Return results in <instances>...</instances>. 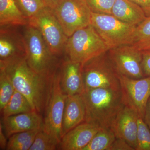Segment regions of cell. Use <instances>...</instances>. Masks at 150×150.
Returning a JSON list of instances; mask_svg holds the SVG:
<instances>
[{"mask_svg": "<svg viewBox=\"0 0 150 150\" xmlns=\"http://www.w3.org/2000/svg\"><path fill=\"white\" fill-rule=\"evenodd\" d=\"M115 139L111 128L100 129L83 150H109Z\"/></svg>", "mask_w": 150, "mask_h": 150, "instance_id": "cell-22", "label": "cell"}, {"mask_svg": "<svg viewBox=\"0 0 150 150\" xmlns=\"http://www.w3.org/2000/svg\"><path fill=\"white\" fill-rule=\"evenodd\" d=\"M67 96L60 84L59 67L52 78L50 93L44 110L43 126V130L53 136L59 143L62 138V119Z\"/></svg>", "mask_w": 150, "mask_h": 150, "instance_id": "cell-8", "label": "cell"}, {"mask_svg": "<svg viewBox=\"0 0 150 150\" xmlns=\"http://www.w3.org/2000/svg\"><path fill=\"white\" fill-rule=\"evenodd\" d=\"M100 129L86 122L81 123L62 137L58 149L83 150Z\"/></svg>", "mask_w": 150, "mask_h": 150, "instance_id": "cell-16", "label": "cell"}, {"mask_svg": "<svg viewBox=\"0 0 150 150\" xmlns=\"http://www.w3.org/2000/svg\"><path fill=\"white\" fill-rule=\"evenodd\" d=\"M86 107L81 95H67L62 126V137L73 128L85 122Z\"/></svg>", "mask_w": 150, "mask_h": 150, "instance_id": "cell-17", "label": "cell"}, {"mask_svg": "<svg viewBox=\"0 0 150 150\" xmlns=\"http://www.w3.org/2000/svg\"><path fill=\"white\" fill-rule=\"evenodd\" d=\"M138 117L134 110L124 106L111 127L116 138L126 141L135 150L137 146Z\"/></svg>", "mask_w": 150, "mask_h": 150, "instance_id": "cell-14", "label": "cell"}, {"mask_svg": "<svg viewBox=\"0 0 150 150\" xmlns=\"http://www.w3.org/2000/svg\"><path fill=\"white\" fill-rule=\"evenodd\" d=\"M64 0H44L46 7L54 10Z\"/></svg>", "mask_w": 150, "mask_h": 150, "instance_id": "cell-33", "label": "cell"}, {"mask_svg": "<svg viewBox=\"0 0 150 150\" xmlns=\"http://www.w3.org/2000/svg\"><path fill=\"white\" fill-rule=\"evenodd\" d=\"M136 150H150V130L144 119L138 115Z\"/></svg>", "mask_w": 150, "mask_h": 150, "instance_id": "cell-27", "label": "cell"}, {"mask_svg": "<svg viewBox=\"0 0 150 150\" xmlns=\"http://www.w3.org/2000/svg\"><path fill=\"white\" fill-rule=\"evenodd\" d=\"M104 54L82 64L85 90L96 88L121 89L119 74Z\"/></svg>", "mask_w": 150, "mask_h": 150, "instance_id": "cell-6", "label": "cell"}, {"mask_svg": "<svg viewBox=\"0 0 150 150\" xmlns=\"http://www.w3.org/2000/svg\"><path fill=\"white\" fill-rule=\"evenodd\" d=\"M111 15L123 22L136 26L147 17L142 8L131 0H115Z\"/></svg>", "mask_w": 150, "mask_h": 150, "instance_id": "cell-18", "label": "cell"}, {"mask_svg": "<svg viewBox=\"0 0 150 150\" xmlns=\"http://www.w3.org/2000/svg\"><path fill=\"white\" fill-rule=\"evenodd\" d=\"M0 69L5 70L15 89L27 98L33 109L41 114L43 113L53 76H46L35 73L28 66L26 58L16 60Z\"/></svg>", "mask_w": 150, "mask_h": 150, "instance_id": "cell-1", "label": "cell"}, {"mask_svg": "<svg viewBox=\"0 0 150 150\" xmlns=\"http://www.w3.org/2000/svg\"><path fill=\"white\" fill-rule=\"evenodd\" d=\"M40 32L51 52L60 58L65 54L68 37L56 17L54 11L46 7L28 19V24Z\"/></svg>", "mask_w": 150, "mask_h": 150, "instance_id": "cell-7", "label": "cell"}, {"mask_svg": "<svg viewBox=\"0 0 150 150\" xmlns=\"http://www.w3.org/2000/svg\"><path fill=\"white\" fill-rule=\"evenodd\" d=\"M109 57L118 74L133 79L145 77L142 68V51L132 45L110 49Z\"/></svg>", "mask_w": 150, "mask_h": 150, "instance_id": "cell-11", "label": "cell"}, {"mask_svg": "<svg viewBox=\"0 0 150 150\" xmlns=\"http://www.w3.org/2000/svg\"><path fill=\"white\" fill-rule=\"evenodd\" d=\"M109 50L104 40L91 24L68 37L65 55L81 64Z\"/></svg>", "mask_w": 150, "mask_h": 150, "instance_id": "cell-4", "label": "cell"}, {"mask_svg": "<svg viewBox=\"0 0 150 150\" xmlns=\"http://www.w3.org/2000/svg\"><path fill=\"white\" fill-rule=\"evenodd\" d=\"M18 8L28 19L46 7L44 0H14Z\"/></svg>", "mask_w": 150, "mask_h": 150, "instance_id": "cell-26", "label": "cell"}, {"mask_svg": "<svg viewBox=\"0 0 150 150\" xmlns=\"http://www.w3.org/2000/svg\"><path fill=\"white\" fill-rule=\"evenodd\" d=\"M28 19L18 8L14 0H0V26L23 27Z\"/></svg>", "mask_w": 150, "mask_h": 150, "instance_id": "cell-19", "label": "cell"}, {"mask_svg": "<svg viewBox=\"0 0 150 150\" xmlns=\"http://www.w3.org/2000/svg\"><path fill=\"white\" fill-rule=\"evenodd\" d=\"M91 25L104 40L109 50L124 45H132L136 25L119 20L112 15L91 12Z\"/></svg>", "mask_w": 150, "mask_h": 150, "instance_id": "cell-5", "label": "cell"}, {"mask_svg": "<svg viewBox=\"0 0 150 150\" xmlns=\"http://www.w3.org/2000/svg\"><path fill=\"white\" fill-rule=\"evenodd\" d=\"M86 107L85 122L99 129H110L125 105L121 89L96 88L85 90L82 94Z\"/></svg>", "mask_w": 150, "mask_h": 150, "instance_id": "cell-2", "label": "cell"}, {"mask_svg": "<svg viewBox=\"0 0 150 150\" xmlns=\"http://www.w3.org/2000/svg\"><path fill=\"white\" fill-rule=\"evenodd\" d=\"M6 138V136L3 129L2 124L1 123L0 124V149L6 150L8 143Z\"/></svg>", "mask_w": 150, "mask_h": 150, "instance_id": "cell-32", "label": "cell"}, {"mask_svg": "<svg viewBox=\"0 0 150 150\" xmlns=\"http://www.w3.org/2000/svg\"><path fill=\"white\" fill-rule=\"evenodd\" d=\"M54 11L68 37L91 24V11L80 0H64Z\"/></svg>", "mask_w": 150, "mask_h": 150, "instance_id": "cell-9", "label": "cell"}, {"mask_svg": "<svg viewBox=\"0 0 150 150\" xmlns=\"http://www.w3.org/2000/svg\"><path fill=\"white\" fill-rule=\"evenodd\" d=\"M80 1H82L83 2L85 3L86 4V0H80Z\"/></svg>", "mask_w": 150, "mask_h": 150, "instance_id": "cell-35", "label": "cell"}, {"mask_svg": "<svg viewBox=\"0 0 150 150\" xmlns=\"http://www.w3.org/2000/svg\"><path fill=\"white\" fill-rule=\"evenodd\" d=\"M17 26L1 27L0 67L26 58V48L22 31Z\"/></svg>", "mask_w": 150, "mask_h": 150, "instance_id": "cell-12", "label": "cell"}, {"mask_svg": "<svg viewBox=\"0 0 150 150\" xmlns=\"http://www.w3.org/2000/svg\"><path fill=\"white\" fill-rule=\"evenodd\" d=\"M144 120L146 123L150 130V98L148 101L146 108Z\"/></svg>", "mask_w": 150, "mask_h": 150, "instance_id": "cell-34", "label": "cell"}, {"mask_svg": "<svg viewBox=\"0 0 150 150\" xmlns=\"http://www.w3.org/2000/svg\"><path fill=\"white\" fill-rule=\"evenodd\" d=\"M141 7L146 16H150V0H131Z\"/></svg>", "mask_w": 150, "mask_h": 150, "instance_id": "cell-31", "label": "cell"}, {"mask_svg": "<svg viewBox=\"0 0 150 150\" xmlns=\"http://www.w3.org/2000/svg\"><path fill=\"white\" fill-rule=\"evenodd\" d=\"M59 144L54 137L42 129L36 135L29 150H57Z\"/></svg>", "mask_w": 150, "mask_h": 150, "instance_id": "cell-24", "label": "cell"}, {"mask_svg": "<svg viewBox=\"0 0 150 150\" xmlns=\"http://www.w3.org/2000/svg\"><path fill=\"white\" fill-rule=\"evenodd\" d=\"M33 110H35L27 98L15 89L12 96L1 113L3 118Z\"/></svg>", "mask_w": 150, "mask_h": 150, "instance_id": "cell-20", "label": "cell"}, {"mask_svg": "<svg viewBox=\"0 0 150 150\" xmlns=\"http://www.w3.org/2000/svg\"><path fill=\"white\" fill-rule=\"evenodd\" d=\"M15 88L4 69H0V110H3L13 94Z\"/></svg>", "mask_w": 150, "mask_h": 150, "instance_id": "cell-25", "label": "cell"}, {"mask_svg": "<svg viewBox=\"0 0 150 150\" xmlns=\"http://www.w3.org/2000/svg\"><path fill=\"white\" fill-rule=\"evenodd\" d=\"M2 118L3 129L7 138L17 133L43 128L42 114L36 110Z\"/></svg>", "mask_w": 150, "mask_h": 150, "instance_id": "cell-15", "label": "cell"}, {"mask_svg": "<svg viewBox=\"0 0 150 150\" xmlns=\"http://www.w3.org/2000/svg\"><path fill=\"white\" fill-rule=\"evenodd\" d=\"M142 68L145 76H150V51H142Z\"/></svg>", "mask_w": 150, "mask_h": 150, "instance_id": "cell-30", "label": "cell"}, {"mask_svg": "<svg viewBox=\"0 0 150 150\" xmlns=\"http://www.w3.org/2000/svg\"><path fill=\"white\" fill-rule=\"evenodd\" d=\"M132 45L142 51H150V16L136 26Z\"/></svg>", "mask_w": 150, "mask_h": 150, "instance_id": "cell-23", "label": "cell"}, {"mask_svg": "<svg viewBox=\"0 0 150 150\" xmlns=\"http://www.w3.org/2000/svg\"><path fill=\"white\" fill-rule=\"evenodd\" d=\"M123 104L144 119L150 98V76L133 79L119 74Z\"/></svg>", "mask_w": 150, "mask_h": 150, "instance_id": "cell-10", "label": "cell"}, {"mask_svg": "<svg viewBox=\"0 0 150 150\" xmlns=\"http://www.w3.org/2000/svg\"><path fill=\"white\" fill-rule=\"evenodd\" d=\"M109 150H135L129 144L122 139L116 138Z\"/></svg>", "mask_w": 150, "mask_h": 150, "instance_id": "cell-29", "label": "cell"}, {"mask_svg": "<svg viewBox=\"0 0 150 150\" xmlns=\"http://www.w3.org/2000/svg\"><path fill=\"white\" fill-rule=\"evenodd\" d=\"M115 0H86V4L92 12L111 15Z\"/></svg>", "mask_w": 150, "mask_h": 150, "instance_id": "cell-28", "label": "cell"}, {"mask_svg": "<svg viewBox=\"0 0 150 150\" xmlns=\"http://www.w3.org/2000/svg\"><path fill=\"white\" fill-rule=\"evenodd\" d=\"M60 72V84L66 95L83 93L85 88L81 63L66 58L62 60Z\"/></svg>", "mask_w": 150, "mask_h": 150, "instance_id": "cell-13", "label": "cell"}, {"mask_svg": "<svg viewBox=\"0 0 150 150\" xmlns=\"http://www.w3.org/2000/svg\"><path fill=\"white\" fill-rule=\"evenodd\" d=\"M26 48V60L35 73L52 77L61 64L59 59L51 52L41 33L35 27L28 24L23 26Z\"/></svg>", "mask_w": 150, "mask_h": 150, "instance_id": "cell-3", "label": "cell"}, {"mask_svg": "<svg viewBox=\"0 0 150 150\" xmlns=\"http://www.w3.org/2000/svg\"><path fill=\"white\" fill-rule=\"evenodd\" d=\"M42 129L20 132L11 135L8 138L6 150H29L36 135Z\"/></svg>", "mask_w": 150, "mask_h": 150, "instance_id": "cell-21", "label": "cell"}]
</instances>
